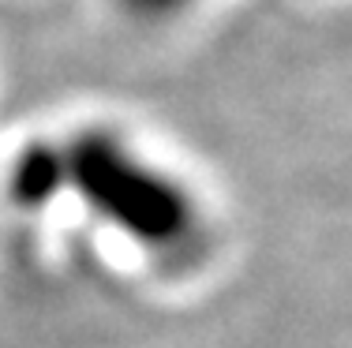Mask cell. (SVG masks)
Here are the masks:
<instances>
[{"mask_svg": "<svg viewBox=\"0 0 352 348\" xmlns=\"http://www.w3.org/2000/svg\"><path fill=\"white\" fill-rule=\"evenodd\" d=\"M116 12L128 15L135 23H146V27H162V23H176L184 15H191L195 8H203L206 0H113Z\"/></svg>", "mask_w": 352, "mask_h": 348, "instance_id": "cell-2", "label": "cell"}, {"mask_svg": "<svg viewBox=\"0 0 352 348\" xmlns=\"http://www.w3.org/2000/svg\"><path fill=\"white\" fill-rule=\"evenodd\" d=\"M60 146L64 198L150 266H195L210 210L184 172L113 124H82Z\"/></svg>", "mask_w": 352, "mask_h": 348, "instance_id": "cell-1", "label": "cell"}]
</instances>
